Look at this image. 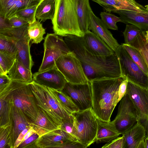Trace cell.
I'll return each mask as SVG.
<instances>
[{"mask_svg":"<svg viewBox=\"0 0 148 148\" xmlns=\"http://www.w3.org/2000/svg\"><path fill=\"white\" fill-rule=\"evenodd\" d=\"M64 40L69 50L80 61L89 82L103 77L121 76L119 62L115 53L109 56H97L86 47L82 37L68 35L64 36Z\"/></svg>","mask_w":148,"mask_h":148,"instance_id":"1","label":"cell"},{"mask_svg":"<svg viewBox=\"0 0 148 148\" xmlns=\"http://www.w3.org/2000/svg\"><path fill=\"white\" fill-rule=\"evenodd\" d=\"M124 79L122 76L103 77L90 82L92 108L98 119L104 122L110 121L111 116L117 104L119 87Z\"/></svg>","mask_w":148,"mask_h":148,"instance_id":"2","label":"cell"},{"mask_svg":"<svg viewBox=\"0 0 148 148\" xmlns=\"http://www.w3.org/2000/svg\"><path fill=\"white\" fill-rule=\"evenodd\" d=\"M0 99L20 109L31 124L35 121L39 108L30 83L12 81L2 91Z\"/></svg>","mask_w":148,"mask_h":148,"instance_id":"3","label":"cell"},{"mask_svg":"<svg viewBox=\"0 0 148 148\" xmlns=\"http://www.w3.org/2000/svg\"><path fill=\"white\" fill-rule=\"evenodd\" d=\"M54 14L51 20L54 33L61 36L82 37L77 12V0H55Z\"/></svg>","mask_w":148,"mask_h":148,"instance_id":"4","label":"cell"},{"mask_svg":"<svg viewBox=\"0 0 148 148\" xmlns=\"http://www.w3.org/2000/svg\"><path fill=\"white\" fill-rule=\"evenodd\" d=\"M30 84L38 108L44 110L49 119L60 128L63 119L73 116V114L63 106L52 88L34 81Z\"/></svg>","mask_w":148,"mask_h":148,"instance_id":"5","label":"cell"},{"mask_svg":"<svg viewBox=\"0 0 148 148\" xmlns=\"http://www.w3.org/2000/svg\"><path fill=\"white\" fill-rule=\"evenodd\" d=\"M75 137L86 147L94 143L98 127V121L92 108L73 113Z\"/></svg>","mask_w":148,"mask_h":148,"instance_id":"6","label":"cell"},{"mask_svg":"<svg viewBox=\"0 0 148 148\" xmlns=\"http://www.w3.org/2000/svg\"><path fill=\"white\" fill-rule=\"evenodd\" d=\"M28 24L17 28L0 31V34L11 40L15 44L17 51L16 59L28 69L34 64L30 52V40L28 32Z\"/></svg>","mask_w":148,"mask_h":148,"instance_id":"7","label":"cell"},{"mask_svg":"<svg viewBox=\"0 0 148 148\" xmlns=\"http://www.w3.org/2000/svg\"><path fill=\"white\" fill-rule=\"evenodd\" d=\"M115 53L119 62L121 76L128 81L148 89V75L134 62L121 45Z\"/></svg>","mask_w":148,"mask_h":148,"instance_id":"8","label":"cell"},{"mask_svg":"<svg viewBox=\"0 0 148 148\" xmlns=\"http://www.w3.org/2000/svg\"><path fill=\"white\" fill-rule=\"evenodd\" d=\"M44 55L39 72L55 66L56 60L60 56L70 51L61 36L55 33L47 34L44 39Z\"/></svg>","mask_w":148,"mask_h":148,"instance_id":"9","label":"cell"},{"mask_svg":"<svg viewBox=\"0 0 148 148\" xmlns=\"http://www.w3.org/2000/svg\"><path fill=\"white\" fill-rule=\"evenodd\" d=\"M55 66L68 82L84 84L90 82L80 61L72 51L60 56L56 60Z\"/></svg>","mask_w":148,"mask_h":148,"instance_id":"10","label":"cell"},{"mask_svg":"<svg viewBox=\"0 0 148 148\" xmlns=\"http://www.w3.org/2000/svg\"><path fill=\"white\" fill-rule=\"evenodd\" d=\"M8 103V122L0 127H4L7 130L9 135V147L14 148L20 133L27 127L31 126V123L21 110L12 104Z\"/></svg>","mask_w":148,"mask_h":148,"instance_id":"11","label":"cell"},{"mask_svg":"<svg viewBox=\"0 0 148 148\" xmlns=\"http://www.w3.org/2000/svg\"><path fill=\"white\" fill-rule=\"evenodd\" d=\"M138 117L135 108L126 93L121 100L117 115L113 120L120 134L125 132L137 123Z\"/></svg>","mask_w":148,"mask_h":148,"instance_id":"12","label":"cell"},{"mask_svg":"<svg viewBox=\"0 0 148 148\" xmlns=\"http://www.w3.org/2000/svg\"><path fill=\"white\" fill-rule=\"evenodd\" d=\"M61 91L71 98L79 111L92 108L90 82L84 84H72L67 82Z\"/></svg>","mask_w":148,"mask_h":148,"instance_id":"13","label":"cell"},{"mask_svg":"<svg viewBox=\"0 0 148 148\" xmlns=\"http://www.w3.org/2000/svg\"><path fill=\"white\" fill-rule=\"evenodd\" d=\"M126 93L132 102L138 117H148V89L128 81Z\"/></svg>","mask_w":148,"mask_h":148,"instance_id":"14","label":"cell"},{"mask_svg":"<svg viewBox=\"0 0 148 148\" xmlns=\"http://www.w3.org/2000/svg\"><path fill=\"white\" fill-rule=\"evenodd\" d=\"M33 81L40 85L61 91L67 82L55 66L47 71L36 72L33 75Z\"/></svg>","mask_w":148,"mask_h":148,"instance_id":"15","label":"cell"},{"mask_svg":"<svg viewBox=\"0 0 148 148\" xmlns=\"http://www.w3.org/2000/svg\"><path fill=\"white\" fill-rule=\"evenodd\" d=\"M70 141L77 140L66 132L57 129L40 136L36 141V146L40 148H64L65 144Z\"/></svg>","mask_w":148,"mask_h":148,"instance_id":"16","label":"cell"},{"mask_svg":"<svg viewBox=\"0 0 148 148\" xmlns=\"http://www.w3.org/2000/svg\"><path fill=\"white\" fill-rule=\"evenodd\" d=\"M88 29L102 39L114 52L120 46L101 19L90 11Z\"/></svg>","mask_w":148,"mask_h":148,"instance_id":"17","label":"cell"},{"mask_svg":"<svg viewBox=\"0 0 148 148\" xmlns=\"http://www.w3.org/2000/svg\"><path fill=\"white\" fill-rule=\"evenodd\" d=\"M82 37L86 47L95 55L107 56L115 53L105 42L90 30L84 33Z\"/></svg>","mask_w":148,"mask_h":148,"instance_id":"18","label":"cell"},{"mask_svg":"<svg viewBox=\"0 0 148 148\" xmlns=\"http://www.w3.org/2000/svg\"><path fill=\"white\" fill-rule=\"evenodd\" d=\"M42 1L0 0V16L6 19L10 18L18 12L38 4Z\"/></svg>","mask_w":148,"mask_h":148,"instance_id":"19","label":"cell"},{"mask_svg":"<svg viewBox=\"0 0 148 148\" xmlns=\"http://www.w3.org/2000/svg\"><path fill=\"white\" fill-rule=\"evenodd\" d=\"M113 12L118 14L121 22L131 24L139 27L142 31L148 30V11L140 12L124 10H116Z\"/></svg>","mask_w":148,"mask_h":148,"instance_id":"20","label":"cell"},{"mask_svg":"<svg viewBox=\"0 0 148 148\" xmlns=\"http://www.w3.org/2000/svg\"><path fill=\"white\" fill-rule=\"evenodd\" d=\"M98 127L94 143H108L120 135L117 130L114 121L104 122L98 119Z\"/></svg>","mask_w":148,"mask_h":148,"instance_id":"21","label":"cell"},{"mask_svg":"<svg viewBox=\"0 0 148 148\" xmlns=\"http://www.w3.org/2000/svg\"><path fill=\"white\" fill-rule=\"evenodd\" d=\"M101 6L106 12L110 13L116 10H124L140 12H148L145 7H139L118 0H92Z\"/></svg>","mask_w":148,"mask_h":148,"instance_id":"22","label":"cell"},{"mask_svg":"<svg viewBox=\"0 0 148 148\" xmlns=\"http://www.w3.org/2000/svg\"><path fill=\"white\" fill-rule=\"evenodd\" d=\"M122 135L125 138L124 148H136L140 142L146 137L144 128L138 122Z\"/></svg>","mask_w":148,"mask_h":148,"instance_id":"23","label":"cell"},{"mask_svg":"<svg viewBox=\"0 0 148 148\" xmlns=\"http://www.w3.org/2000/svg\"><path fill=\"white\" fill-rule=\"evenodd\" d=\"M38 108L36 119L31 125L40 136L52 130L60 129L49 119L44 110Z\"/></svg>","mask_w":148,"mask_h":148,"instance_id":"24","label":"cell"},{"mask_svg":"<svg viewBox=\"0 0 148 148\" xmlns=\"http://www.w3.org/2000/svg\"><path fill=\"white\" fill-rule=\"evenodd\" d=\"M8 74L12 81L28 83L33 81L31 70L27 68L16 59Z\"/></svg>","mask_w":148,"mask_h":148,"instance_id":"25","label":"cell"},{"mask_svg":"<svg viewBox=\"0 0 148 148\" xmlns=\"http://www.w3.org/2000/svg\"><path fill=\"white\" fill-rule=\"evenodd\" d=\"M89 0H77V12L80 28L84 33L88 30L90 11Z\"/></svg>","mask_w":148,"mask_h":148,"instance_id":"26","label":"cell"},{"mask_svg":"<svg viewBox=\"0 0 148 148\" xmlns=\"http://www.w3.org/2000/svg\"><path fill=\"white\" fill-rule=\"evenodd\" d=\"M55 0H43L39 4L36 14V17L38 20L45 22L53 19L55 12Z\"/></svg>","mask_w":148,"mask_h":148,"instance_id":"27","label":"cell"},{"mask_svg":"<svg viewBox=\"0 0 148 148\" xmlns=\"http://www.w3.org/2000/svg\"><path fill=\"white\" fill-rule=\"evenodd\" d=\"M28 32L32 44H38L43 40L45 29L39 21L36 20L34 22L29 23Z\"/></svg>","mask_w":148,"mask_h":148,"instance_id":"28","label":"cell"},{"mask_svg":"<svg viewBox=\"0 0 148 148\" xmlns=\"http://www.w3.org/2000/svg\"><path fill=\"white\" fill-rule=\"evenodd\" d=\"M121 45L130 55L134 62L144 72L148 75V68L147 64L139 51L137 49L129 45L124 43Z\"/></svg>","mask_w":148,"mask_h":148,"instance_id":"29","label":"cell"},{"mask_svg":"<svg viewBox=\"0 0 148 148\" xmlns=\"http://www.w3.org/2000/svg\"><path fill=\"white\" fill-rule=\"evenodd\" d=\"M129 45L137 49L139 51L148 68V43L146 41L145 32L142 31Z\"/></svg>","mask_w":148,"mask_h":148,"instance_id":"30","label":"cell"},{"mask_svg":"<svg viewBox=\"0 0 148 148\" xmlns=\"http://www.w3.org/2000/svg\"><path fill=\"white\" fill-rule=\"evenodd\" d=\"M16 56L0 52V75L8 74L16 59Z\"/></svg>","mask_w":148,"mask_h":148,"instance_id":"31","label":"cell"},{"mask_svg":"<svg viewBox=\"0 0 148 148\" xmlns=\"http://www.w3.org/2000/svg\"><path fill=\"white\" fill-rule=\"evenodd\" d=\"M0 52L16 55L17 51L15 44L6 36L0 34Z\"/></svg>","mask_w":148,"mask_h":148,"instance_id":"32","label":"cell"},{"mask_svg":"<svg viewBox=\"0 0 148 148\" xmlns=\"http://www.w3.org/2000/svg\"><path fill=\"white\" fill-rule=\"evenodd\" d=\"M142 32L141 30L135 25L131 24H126L125 29L123 32L125 43L129 45Z\"/></svg>","mask_w":148,"mask_h":148,"instance_id":"33","label":"cell"},{"mask_svg":"<svg viewBox=\"0 0 148 148\" xmlns=\"http://www.w3.org/2000/svg\"><path fill=\"white\" fill-rule=\"evenodd\" d=\"M100 15L101 19L108 29L113 30L118 29L116 23L121 22V20L119 17L110 13L106 12H101Z\"/></svg>","mask_w":148,"mask_h":148,"instance_id":"34","label":"cell"},{"mask_svg":"<svg viewBox=\"0 0 148 148\" xmlns=\"http://www.w3.org/2000/svg\"><path fill=\"white\" fill-rule=\"evenodd\" d=\"M52 89L62 104L70 112L73 114L79 111L78 108L69 97L61 91Z\"/></svg>","mask_w":148,"mask_h":148,"instance_id":"35","label":"cell"},{"mask_svg":"<svg viewBox=\"0 0 148 148\" xmlns=\"http://www.w3.org/2000/svg\"><path fill=\"white\" fill-rule=\"evenodd\" d=\"M39 4L23 9L17 12L14 16L27 21L29 23H32L36 19V12Z\"/></svg>","mask_w":148,"mask_h":148,"instance_id":"36","label":"cell"},{"mask_svg":"<svg viewBox=\"0 0 148 148\" xmlns=\"http://www.w3.org/2000/svg\"><path fill=\"white\" fill-rule=\"evenodd\" d=\"M60 129L68 133L76 138L73 116L70 118L63 119Z\"/></svg>","mask_w":148,"mask_h":148,"instance_id":"37","label":"cell"},{"mask_svg":"<svg viewBox=\"0 0 148 148\" xmlns=\"http://www.w3.org/2000/svg\"><path fill=\"white\" fill-rule=\"evenodd\" d=\"M0 126H2L8 122V103L2 99H0Z\"/></svg>","mask_w":148,"mask_h":148,"instance_id":"38","label":"cell"},{"mask_svg":"<svg viewBox=\"0 0 148 148\" xmlns=\"http://www.w3.org/2000/svg\"><path fill=\"white\" fill-rule=\"evenodd\" d=\"M125 138L122 135L121 137H118L112 141L105 144L102 148H124Z\"/></svg>","mask_w":148,"mask_h":148,"instance_id":"39","label":"cell"},{"mask_svg":"<svg viewBox=\"0 0 148 148\" xmlns=\"http://www.w3.org/2000/svg\"><path fill=\"white\" fill-rule=\"evenodd\" d=\"M39 137V136L36 132L32 135L24 142L21 143L18 147L21 148H36V142Z\"/></svg>","mask_w":148,"mask_h":148,"instance_id":"40","label":"cell"},{"mask_svg":"<svg viewBox=\"0 0 148 148\" xmlns=\"http://www.w3.org/2000/svg\"><path fill=\"white\" fill-rule=\"evenodd\" d=\"M0 148H10L8 133L7 130L3 127H0Z\"/></svg>","mask_w":148,"mask_h":148,"instance_id":"41","label":"cell"},{"mask_svg":"<svg viewBox=\"0 0 148 148\" xmlns=\"http://www.w3.org/2000/svg\"><path fill=\"white\" fill-rule=\"evenodd\" d=\"M8 20L11 28H18L29 23L27 21L16 16H14Z\"/></svg>","mask_w":148,"mask_h":148,"instance_id":"42","label":"cell"},{"mask_svg":"<svg viewBox=\"0 0 148 148\" xmlns=\"http://www.w3.org/2000/svg\"><path fill=\"white\" fill-rule=\"evenodd\" d=\"M128 81L124 79L120 84L118 90V97L117 101V104L122 99L126 93Z\"/></svg>","mask_w":148,"mask_h":148,"instance_id":"43","label":"cell"},{"mask_svg":"<svg viewBox=\"0 0 148 148\" xmlns=\"http://www.w3.org/2000/svg\"><path fill=\"white\" fill-rule=\"evenodd\" d=\"M12 81L8 74L0 75V92L3 91Z\"/></svg>","mask_w":148,"mask_h":148,"instance_id":"44","label":"cell"},{"mask_svg":"<svg viewBox=\"0 0 148 148\" xmlns=\"http://www.w3.org/2000/svg\"><path fill=\"white\" fill-rule=\"evenodd\" d=\"M32 127L31 126L27 127L23 130L20 133L14 144V148L18 147L21 143L25 135L28 132Z\"/></svg>","mask_w":148,"mask_h":148,"instance_id":"45","label":"cell"},{"mask_svg":"<svg viewBox=\"0 0 148 148\" xmlns=\"http://www.w3.org/2000/svg\"><path fill=\"white\" fill-rule=\"evenodd\" d=\"M137 122L143 127L145 132L146 137H148V117L140 118L138 117Z\"/></svg>","mask_w":148,"mask_h":148,"instance_id":"46","label":"cell"},{"mask_svg":"<svg viewBox=\"0 0 148 148\" xmlns=\"http://www.w3.org/2000/svg\"><path fill=\"white\" fill-rule=\"evenodd\" d=\"M0 17V31L11 28L8 19L5 18L1 16Z\"/></svg>","mask_w":148,"mask_h":148,"instance_id":"47","label":"cell"},{"mask_svg":"<svg viewBox=\"0 0 148 148\" xmlns=\"http://www.w3.org/2000/svg\"><path fill=\"white\" fill-rule=\"evenodd\" d=\"M119 1H122V2L127 3H130L134 5L143 8H144L143 6L141 4H139L135 1V0H118Z\"/></svg>","mask_w":148,"mask_h":148,"instance_id":"48","label":"cell"},{"mask_svg":"<svg viewBox=\"0 0 148 148\" xmlns=\"http://www.w3.org/2000/svg\"><path fill=\"white\" fill-rule=\"evenodd\" d=\"M36 132V131L34 130L32 127L25 135L21 143L24 142L29 137L32 135Z\"/></svg>","mask_w":148,"mask_h":148,"instance_id":"49","label":"cell"},{"mask_svg":"<svg viewBox=\"0 0 148 148\" xmlns=\"http://www.w3.org/2000/svg\"><path fill=\"white\" fill-rule=\"evenodd\" d=\"M145 138L142 140L140 142L136 148H145Z\"/></svg>","mask_w":148,"mask_h":148,"instance_id":"50","label":"cell"},{"mask_svg":"<svg viewBox=\"0 0 148 148\" xmlns=\"http://www.w3.org/2000/svg\"><path fill=\"white\" fill-rule=\"evenodd\" d=\"M145 148H148V137H146L145 139Z\"/></svg>","mask_w":148,"mask_h":148,"instance_id":"51","label":"cell"},{"mask_svg":"<svg viewBox=\"0 0 148 148\" xmlns=\"http://www.w3.org/2000/svg\"><path fill=\"white\" fill-rule=\"evenodd\" d=\"M145 37L146 41L148 43V30L145 32Z\"/></svg>","mask_w":148,"mask_h":148,"instance_id":"52","label":"cell"},{"mask_svg":"<svg viewBox=\"0 0 148 148\" xmlns=\"http://www.w3.org/2000/svg\"><path fill=\"white\" fill-rule=\"evenodd\" d=\"M145 7L147 9V10L148 11V4L145 6Z\"/></svg>","mask_w":148,"mask_h":148,"instance_id":"53","label":"cell"},{"mask_svg":"<svg viewBox=\"0 0 148 148\" xmlns=\"http://www.w3.org/2000/svg\"><path fill=\"white\" fill-rule=\"evenodd\" d=\"M36 0L41 1H42V0Z\"/></svg>","mask_w":148,"mask_h":148,"instance_id":"54","label":"cell"}]
</instances>
